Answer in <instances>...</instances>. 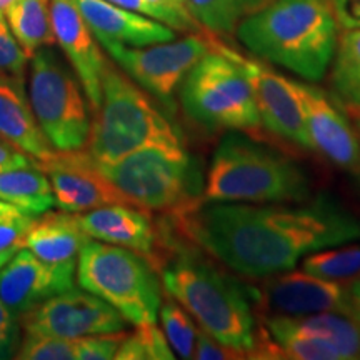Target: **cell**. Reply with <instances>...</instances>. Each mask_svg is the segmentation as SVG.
Returning a JSON list of instances; mask_svg holds the SVG:
<instances>
[{"label":"cell","mask_w":360,"mask_h":360,"mask_svg":"<svg viewBox=\"0 0 360 360\" xmlns=\"http://www.w3.org/2000/svg\"><path fill=\"white\" fill-rule=\"evenodd\" d=\"M179 233L238 277L295 269L312 252L360 242V217L335 197L302 202L199 200L174 212Z\"/></svg>","instance_id":"cell-1"},{"label":"cell","mask_w":360,"mask_h":360,"mask_svg":"<svg viewBox=\"0 0 360 360\" xmlns=\"http://www.w3.org/2000/svg\"><path fill=\"white\" fill-rule=\"evenodd\" d=\"M165 247L169 254L160 267V281L167 295L191 314L202 330L249 359L259 328L250 283L225 272L193 244L169 242Z\"/></svg>","instance_id":"cell-2"},{"label":"cell","mask_w":360,"mask_h":360,"mask_svg":"<svg viewBox=\"0 0 360 360\" xmlns=\"http://www.w3.org/2000/svg\"><path fill=\"white\" fill-rule=\"evenodd\" d=\"M339 29L330 0H274L233 35L259 60L319 82L330 70Z\"/></svg>","instance_id":"cell-3"},{"label":"cell","mask_w":360,"mask_h":360,"mask_svg":"<svg viewBox=\"0 0 360 360\" xmlns=\"http://www.w3.org/2000/svg\"><path fill=\"white\" fill-rule=\"evenodd\" d=\"M310 193L312 179L295 159L231 130L215 147L202 199L277 204L307 200Z\"/></svg>","instance_id":"cell-4"},{"label":"cell","mask_w":360,"mask_h":360,"mask_svg":"<svg viewBox=\"0 0 360 360\" xmlns=\"http://www.w3.org/2000/svg\"><path fill=\"white\" fill-rule=\"evenodd\" d=\"M150 146H184V139L146 90L107 62L102 102L94 112L85 150L97 162L109 164Z\"/></svg>","instance_id":"cell-5"},{"label":"cell","mask_w":360,"mask_h":360,"mask_svg":"<svg viewBox=\"0 0 360 360\" xmlns=\"http://www.w3.org/2000/svg\"><path fill=\"white\" fill-rule=\"evenodd\" d=\"M97 165L130 205L148 212L174 214L199 200L204 192L186 146H150Z\"/></svg>","instance_id":"cell-6"},{"label":"cell","mask_w":360,"mask_h":360,"mask_svg":"<svg viewBox=\"0 0 360 360\" xmlns=\"http://www.w3.org/2000/svg\"><path fill=\"white\" fill-rule=\"evenodd\" d=\"M77 282L135 327L159 319L162 281L152 260L139 252L89 238L79 255Z\"/></svg>","instance_id":"cell-7"},{"label":"cell","mask_w":360,"mask_h":360,"mask_svg":"<svg viewBox=\"0 0 360 360\" xmlns=\"http://www.w3.org/2000/svg\"><path fill=\"white\" fill-rule=\"evenodd\" d=\"M179 98L188 119L209 130L254 134L262 127L250 80L214 39L180 84Z\"/></svg>","instance_id":"cell-8"},{"label":"cell","mask_w":360,"mask_h":360,"mask_svg":"<svg viewBox=\"0 0 360 360\" xmlns=\"http://www.w3.org/2000/svg\"><path fill=\"white\" fill-rule=\"evenodd\" d=\"M30 60L29 102L47 141L57 152L85 150L92 120L77 74L53 45L40 47Z\"/></svg>","instance_id":"cell-9"},{"label":"cell","mask_w":360,"mask_h":360,"mask_svg":"<svg viewBox=\"0 0 360 360\" xmlns=\"http://www.w3.org/2000/svg\"><path fill=\"white\" fill-rule=\"evenodd\" d=\"M102 45L115 64L148 96L170 105L186 75L212 49V35L191 34L180 40L174 39L146 47L115 42Z\"/></svg>","instance_id":"cell-10"},{"label":"cell","mask_w":360,"mask_h":360,"mask_svg":"<svg viewBox=\"0 0 360 360\" xmlns=\"http://www.w3.org/2000/svg\"><path fill=\"white\" fill-rule=\"evenodd\" d=\"M20 326L25 334L82 339L87 335L122 332L129 322L101 297L82 287H72L22 315Z\"/></svg>","instance_id":"cell-11"},{"label":"cell","mask_w":360,"mask_h":360,"mask_svg":"<svg viewBox=\"0 0 360 360\" xmlns=\"http://www.w3.org/2000/svg\"><path fill=\"white\" fill-rule=\"evenodd\" d=\"M252 294L260 315L307 317L323 312H350L344 282L328 281L305 270L292 269L265 277L260 285H252Z\"/></svg>","instance_id":"cell-12"},{"label":"cell","mask_w":360,"mask_h":360,"mask_svg":"<svg viewBox=\"0 0 360 360\" xmlns=\"http://www.w3.org/2000/svg\"><path fill=\"white\" fill-rule=\"evenodd\" d=\"M212 39L220 51L240 65L247 79L250 80L264 127L278 139L290 142L292 146L312 150L309 135L305 132L299 98L292 89L290 79L269 69L259 58L237 52L236 49L219 40V37L212 35Z\"/></svg>","instance_id":"cell-13"},{"label":"cell","mask_w":360,"mask_h":360,"mask_svg":"<svg viewBox=\"0 0 360 360\" xmlns=\"http://www.w3.org/2000/svg\"><path fill=\"white\" fill-rule=\"evenodd\" d=\"M299 98L310 148L330 164L350 174H360V137L330 97L314 82L290 79Z\"/></svg>","instance_id":"cell-14"},{"label":"cell","mask_w":360,"mask_h":360,"mask_svg":"<svg viewBox=\"0 0 360 360\" xmlns=\"http://www.w3.org/2000/svg\"><path fill=\"white\" fill-rule=\"evenodd\" d=\"M37 167L51 180L58 210L82 214L109 204H129L87 150L57 152Z\"/></svg>","instance_id":"cell-15"},{"label":"cell","mask_w":360,"mask_h":360,"mask_svg":"<svg viewBox=\"0 0 360 360\" xmlns=\"http://www.w3.org/2000/svg\"><path fill=\"white\" fill-rule=\"evenodd\" d=\"M77 269L53 267L24 247L0 267V299L20 319L44 300L72 289Z\"/></svg>","instance_id":"cell-16"},{"label":"cell","mask_w":360,"mask_h":360,"mask_svg":"<svg viewBox=\"0 0 360 360\" xmlns=\"http://www.w3.org/2000/svg\"><path fill=\"white\" fill-rule=\"evenodd\" d=\"M51 8L57 44L77 74L94 114L101 107L102 75L109 60L103 57L96 35L72 0H51Z\"/></svg>","instance_id":"cell-17"},{"label":"cell","mask_w":360,"mask_h":360,"mask_svg":"<svg viewBox=\"0 0 360 360\" xmlns=\"http://www.w3.org/2000/svg\"><path fill=\"white\" fill-rule=\"evenodd\" d=\"M101 44L115 42L130 47L169 42L175 30L142 13L119 7L107 0H72Z\"/></svg>","instance_id":"cell-18"},{"label":"cell","mask_w":360,"mask_h":360,"mask_svg":"<svg viewBox=\"0 0 360 360\" xmlns=\"http://www.w3.org/2000/svg\"><path fill=\"white\" fill-rule=\"evenodd\" d=\"M77 217L90 238L135 250L147 259L155 257L159 238L148 210L130 204H109L77 214Z\"/></svg>","instance_id":"cell-19"},{"label":"cell","mask_w":360,"mask_h":360,"mask_svg":"<svg viewBox=\"0 0 360 360\" xmlns=\"http://www.w3.org/2000/svg\"><path fill=\"white\" fill-rule=\"evenodd\" d=\"M0 139L29 155L35 164L57 154L35 119L22 84L0 77Z\"/></svg>","instance_id":"cell-20"},{"label":"cell","mask_w":360,"mask_h":360,"mask_svg":"<svg viewBox=\"0 0 360 360\" xmlns=\"http://www.w3.org/2000/svg\"><path fill=\"white\" fill-rule=\"evenodd\" d=\"M89 238L77 214L47 210L34 217L25 237V249L53 267L77 269L79 255Z\"/></svg>","instance_id":"cell-21"},{"label":"cell","mask_w":360,"mask_h":360,"mask_svg":"<svg viewBox=\"0 0 360 360\" xmlns=\"http://www.w3.org/2000/svg\"><path fill=\"white\" fill-rule=\"evenodd\" d=\"M0 200L15 205L30 217H39L56 205L51 180L37 164L0 172Z\"/></svg>","instance_id":"cell-22"},{"label":"cell","mask_w":360,"mask_h":360,"mask_svg":"<svg viewBox=\"0 0 360 360\" xmlns=\"http://www.w3.org/2000/svg\"><path fill=\"white\" fill-rule=\"evenodd\" d=\"M4 15L29 58L40 47L57 44L52 25L51 0H13Z\"/></svg>","instance_id":"cell-23"},{"label":"cell","mask_w":360,"mask_h":360,"mask_svg":"<svg viewBox=\"0 0 360 360\" xmlns=\"http://www.w3.org/2000/svg\"><path fill=\"white\" fill-rule=\"evenodd\" d=\"M328 72L337 103L349 112L360 110V29H342Z\"/></svg>","instance_id":"cell-24"},{"label":"cell","mask_w":360,"mask_h":360,"mask_svg":"<svg viewBox=\"0 0 360 360\" xmlns=\"http://www.w3.org/2000/svg\"><path fill=\"white\" fill-rule=\"evenodd\" d=\"M188 11L202 30L214 37L236 34L242 20L274 0H186Z\"/></svg>","instance_id":"cell-25"},{"label":"cell","mask_w":360,"mask_h":360,"mask_svg":"<svg viewBox=\"0 0 360 360\" xmlns=\"http://www.w3.org/2000/svg\"><path fill=\"white\" fill-rule=\"evenodd\" d=\"M289 319L300 330L334 345L344 360H360V322L352 315L323 312Z\"/></svg>","instance_id":"cell-26"},{"label":"cell","mask_w":360,"mask_h":360,"mask_svg":"<svg viewBox=\"0 0 360 360\" xmlns=\"http://www.w3.org/2000/svg\"><path fill=\"white\" fill-rule=\"evenodd\" d=\"M302 270L328 281H352L360 276V244L355 240L312 252L304 257Z\"/></svg>","instance_id":"cell-27"},{"label":"cell","mask_w":360,"mask_h":360,"mask_svg":"<svg viewBox=\"0 0 360 360\" xmlns=\"http://www.w3.org/2000/svg\"><path fill=\"white\" fill-rule=\"evenodd\" d=\"M159 317L170 347L180 359H193L199 328L191 314L172 297L162 302Z\"/></svg>","instance_id":"cell-28"},{"label":"cell","mask_w":360,"mask_h":360,"mask_svg":"<svg viewBox=\"0 0 360 360\" xmlns=\"http://www.w3.org/2000/svg\"><path fill=\"white\" fill-rule=\"evenodd\" d=\"M117 360H172L175 352L170 347L164 330L155 323L137 326L127 334L115 354Z\"/></svg>","instance_id":"cell-29"},{"label":"cell","mask_w":360,"mask_h":360,"mask_svg":"<svg viewBox=\"0 0 360 360\" xmlns=\"http://www.w3.org/2000/svg\"><path fill=\"white\" fill-rule=\"evenodd\" d=\"M34 217L15 205L0 200V267L25 247V237Z\"/></svg>","instance_id":"cell-30"},{"label":"cell","mask_w":360,"mask_h":360,"mask_svg":"<svg viewBox=\"0 0 360 360\" xmlns=\"http://www.w3.org/2000/svg\"><path fill=\"white\" fill-rule=\"evenodd\" d=\"M13 359L17 360H77V339L25 334Z\"/></svg>","instance_id":"cell-31"},{"label":"cell","mask_w":360,"mask_h":360,"mask_svg":"<svg viewBox=\"0 0 360 360\" xmlns=\"http://www.w3.org/2000/svg\"><path fill=\"white\" fill-rule=\"evenodd\" d=\"M30 58L12 34L6 15L0 12V77L25 85V69Z\"/></svg>","instance_id":"cell-32"},{"label":"cell","mask_w":360,"mask_h":360,"mask_svg":"<svg viewBox=\"0 0 360 360\" xmlns=\"http://www.w3.org/2000/svg\"><path fill=\"white\" fill-rule=\"evenodd\" d=\"M146 2L148 11H150V19L159 20L170 29L180 30V32H204L202 27L192 17L186 0H146Z\"/></svg>","instance_id":"cell-33"},{"label":"cell","mask_w":360,"mask_h":360,"mask_svg":"<svg viewBox=\"0 0 360 360\" xmlns=\"http://www.w3.org/2000/svg\"><path fill=\"white\" fill-rule=\"evenodd\" d=\"M127 332H110L77 339V360H110L115 359L117 350L122 344Z\"/></svg>","instance_id":"cell-34"},{"label":"cell","mask_w":360,"mask_h":360,"mask_svg":"<svg viewBox=\"0 0 360 360\" xmlns=\"http://www.w3.org/2000/svg\"><path fill=\"white\" fill-rule=\"evenodd\" d=\"M20 319L0 299V360L12 359L20 345Z\"/></svg>","instance_id":"cell-35"},{"label":"cell","mask_w":360,"mask_h":360,"mask_svg":"<svg viewBox=\"0 0 360 360\" xmlns=\"http://www.w3.org/2000/svg\"><path fill=\"white\" fill-rule=\"evenodd\" d=\"M193 359L199 360H233V359H245L244 355L237 350L225 347L210 337L207 332L199 328V334H197V344H195V352H193Z\"/></svg>","instance_id":"cell-36"},{"label":"cell","mask_w":360,"mask_h":360,"mask_svg":"<svg viewBox=\"0 0 360 360\" xmlns=\"http://www.w3.org/2000/svg\"><path fill=\"white\" fill-rule=\"evenodd\" d=\"M340 29H360V0H330Z\"/></svg>","instance_id":"cell-37"},{"label":"cell","mask_w":360,"mask_h":360,"mask_svg":"<svg viewBox=\"0 0 360 360\" xmlns=\"http://www.w3.org/2000/svg\"><path fill=\"white\" fill-rule=\"evenodd\" d=\"M35 162L29 155L22 154L15 147L7 143L0 139V172H7V170L24 169L34 165Z\"/></svg>","instance_id":"cell-38"},{"label":"cell","mask_w":360,"mask_h":360,"mask_svg":"<svg viewBox=\"0 0 360 360\" xmlns=\"http://www.w3.org/2000/svg\"><path fill=\"white\" fill-rule=\"evenodd\" d=\"M345 290H347L349 297V314L360 322V276L352 278V281L345 282Z\"/></svg>","instance_id":"cell-39"},{"label":"cell","mask_w":360,"mask_h":360,"mask_svg":"<svg viewBox=\"0 0 360 360\" xmlns=\"http://www.w3.org/2000/svg\"><path fill=\"white\" fill-rule=\"evenodd\" d=\"M350 114H352L354 127H355V130H357V134L360 137V110H354V112H350Z\"/></svg>","instance_id":"cell-40"},{"label":"cell","mask_w":360,"mask_h":360,"mask_svg":"<svg viewBox=\"0 0 360 360\" xmlns=\"http://www.w3.org/2000/svg\"><path fill=\"white\" fill-rule=\"evenodd\" d=\"M13 2V0H0V12H6V8L11 6V4Z\"/></svg>","instance_id":"cell-41"}]
</instances>
